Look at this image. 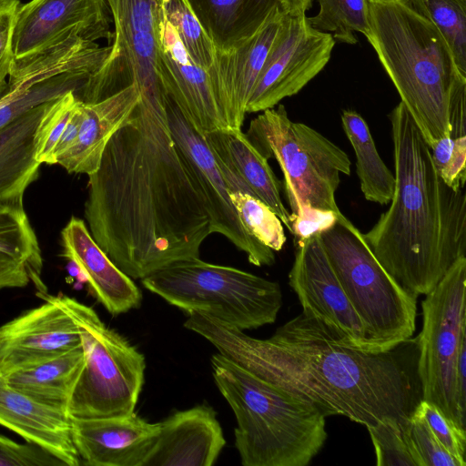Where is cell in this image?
<instances>
[{
  "label": "cell",
  "instance_id": "6da1fadb",
  "mask_svg": "<svg viewBox=\"0 0 466 466\" xmlns=\"http://www.w3.org/2000/svg\"><path fill=\"white\" fill-rule=\"evenodd\" d=\"M165 92L140 94L137 107L88 175L87 228L131 279L199 258L212 234L197 178L169 128Z\"/></svg>",
  "mask_w": 466,
  "mask_h": 466
},
{
  "label": "cell",
  "instance_id": "7a4b0ae2",
  "mask_svg": "<svg viewBox=\"0 0 466 466\" xmlns=\"http://www.w3.org/2000/svg\"><path fill=\"white\" fill-rule=\"evenodd\" d=\"M184 326L325 417L340 415L365 427L388 419L406 424L421 400L416 339L384 352L364 351L346 345L337 333L302 312L267 339L252 338L202 312L188 314Z\"/></svg>",
  "mask_w": 466,
  "mask_h": 466
},
{
  "label": "cell",
  "instance_id": "3957f363",
  "mask_svg": "<svg viewBox=\"0 0 466 466\" xmlns=\"http://www.w3.org/2000/svg\"><path fill=\"white\" fill-rule=\"evenodd\" d=\"M389 116L394 191L389 208L363 236L393 279L419 297L466 256V194L441 178L429 145L401 101Z\"/></svg>",
  "mask_w": 466,
  "mask_h": 466
},
{
  "label": "cell",
  "instance_id": "277c9868",
  "mask_svg": "<svg viewBox=\"0 0 466 466\" xmlns=\"http://www.w3.org/2000/svg\"><path fill=\"white\" fill-rule=\"evenodd\" d=\"M369 6L366 37L431 147L450 134L451 112L466 98V75L420 0H369Z\"/></svg>",
  "mask_w": 466,
  "mask_h": 466
},
{
  "label": "cell",
  "instance_id": "5b68a950",
  "mask_svg": "<svg viewBox=\"0 0 466 466\" xmlns=\"http://www.w3.org/2000/svg\"><path fill=\"white\" fill-rule=\"evenodd\" d=\"M215 383L232 409L235 446L244 466H306L327 440L326 417L314 406L259 379L219 352Z\"/></svg>",
  "mask_w": 466,
  "mask_h": 466
},
{
  "label": "cell",
  "instance_id": "8992f818",
  "mask_svg": "<svg viewBox=\"0 0 466 466\" xmlns=\"http://www.w3.org/2000/svg\"><path fill=\"white\" fill-rule=\"evenodd\" d=\"M141 282L187 315L206 313L242 331L274 323L282 306L278 282L199 258L175 261Z\"/></svg>",
  "mask_w": 466,
  "mask_h": 466
},
{
  "label": "cell",
  "instance_id": "52a82bcc",
  "mask_svg": "<svg viewBox=\"0 0 466 466\" xmlns=\"http://www.w3.org/2000/svg\"><path fill=\"white\" fill-rule=\"evenodd\" d=\"M320 238L374 350L388 351L410 339L416 329L418 297L405 291L386 271L363 233L341 214Z\"/></svg>",
  "mask_w": 466,
  "mask_h": 466
},
{
  "label": "cell",
  "instance_id": "ba28073f",
  "mask_svg": "<svg viewBox=\"0 0 466 466\" xmlns=\"http://www.w3.org/2000/svg\"><path fill=\"white\" fill-rule=\"evenodd\" d=\"M253 118L246 136L268 159L279 163L291 215L302 205L341 213L335 193L340 174L350 176L347 153L314 128L292 121L283 105Z\"/></svg>",
  "mask_w": 466,
  "mask_h": 466
},
{
  "label": "cell",
  "instance_id": "9c48e42d",
  "mask_svg": "<svg viewBox=\"0 0 466 466\" xmlns=\"http://www.w3.org/2000/svg\"><path fill=\"white\" fill-rule=\"evenodd\" d=\"M76 324L84 367L67 406L70 418L92 419L133 413L144 384L146 362L122 335L74 298L56 296Z\"/></svg>",
  "mask_w": 466,
  "mask_h": 466
},
{
  "label": "cell",
  "instance_id": "30bf717a",
  "mask_svg": "<svg viewBox=\"0 0 466 466\" xmlns=\"http://www.w3.org/2000/svg\"><path fill=\"white\" fill-rule=\"evenodd\" d=\"M466 256L459 258L421 302L423 324L416 338L421 400L435 404L466 430L460 409L457 365L466 345Z\"/></svg>",
  "mask_w": 466,
  "mask_h": 466
},
{
  "label": "cell",
  "instance_id": "8fae6325",
  "mask_svg": "<svg viewBox=\"0 0 466 466\" xmlns=\"http://www.w3.org/2000/svg\"><path fill=\"white\" fill-rule=\"evenodd\" d=\"M112 15L111 50L76 97L94 103L135 84L139 92L164 90L157 74L156 25L160 0H106Z\"/></svg>",
  "mask_w": 466,
  "mask_h": 466
},
{
  "label": "cell",
  "instance_id": "7c38bea8",
  "mask_svg": "<svg viewBox=\"0 0 466 466\" xmlns=\"http://www.w3.org/2000/svg\"><path fill=\"white\" fill-rule=\"evenodd\" d=\"M335 39L313 29L306 14L285 13L246 106V114L272 108L298 94L329 63Z\"/></svg>",
  "mask_w": 466,
  "mask_h": 466
},
{
  "label": "cell",
  "instance_id": "4fadbf2b",
  "mask_svg": "<svg viewBox=\"0 0 466 466\" xmlns=\"http://www.w3.org/2000/svg\"><path fill=\"white\" fill-rule=\"evenodd\" d=\"M289 284L300 302L303 314L323 323L346 345L376 352L330 266L320 235L296 241Z\"/></svg>",
  "mask_w": 466,
  "mask_h": 466
},
{
  "label": "cell",
  "instance_id": "5bb4252c",
  "mask_svg": "<svg viewBox=\"0 0 466 466\" xmlns=\"http://www.w3.org/2000/svg\"><path fill=\"white\" fill-rule=\"evenodd\" d=\"M166 110L170 131L186 157L204 197L211 232L227 238L245 252L254 266H272L275 253L251 237L243 227L229 197V187L217 159L199 134L167 96Z\"/></svg>",
  "mask_w": 466,
  "mask_h": 466
},
{
  "label": "cell",
  "instance_id": "9a60e30c",
  "mask_svg": "<svg viewBox=\"0 0 466 466\" xmlns=\"http://www.w3.org/2000/svg\"><path fill=\"white\" fill-rule=\"evenodd\" d=\"M106 0H31L17 8L12 49L15 58L47 49L71 35L111 43L114 31Z\"/></svg>",
  "mask_w": 466,
  "mask_h": 466
},
{
  "label": "cell",
  "instance_id": "2e32d148",
  "mask_svg": "<svg viewBox=\"0 0 466 466\" xmlns=\"http://www.w3.org/2000/svg\"><path fill=\"white\" fill-rule=\"evenodd\" d=\"M157 74L166 94L202 136L228 127L206 69L198 66L167 21L160 0L157 25Z\"/></svg>",
  "mask_w": 466,
  "mask_h": 466
},
{
  "label": "cell",
  "instance_id": "e0dca14e",
  "mask_svg": "<svg viewBox=\"0 0 466 466\" xmlns=\"http://www.w3.org/2000/svg\"><path fill=\"white\" fill-rule=\"evenodd\" d=\"M71 420V436L80 461L90 466H143L160 431L135 411Z\"/></svg>",
  "mask_w": 466,
  "mask_h": 466
},
{
  "label": "cell",
  "instance_id": "ac0fdd59",
  "mask_svg": "<svg viewBox=\"0 0 466 466\" xmlns=\"http://www.w3.org/2000/svg\"><path fill=\"white\" fill-rule=\"evenodd\" d=\"M284 10L274 14L238 47L215 50L207 69L219 109L228 127L241 129L246 106L279 29Z\"/></svg>",
  "mask_w": 466,
  "mask_h": 466
},
{
  "label": "cell",
  "instance_id": "d6986e66",
  "mask_svg": "<svg viewBox=\"0 0 466 466\" xmlns=\"http://www.w3.org/2000/svg\"><path fill=\"white\" fill-rule=\"evenodd\" d=\"M45 302L6 322L8 339L0 353V373L54 357L82 346L79 329L48 293Z\"/></svg>",
  "mask_w": 466,
  "mask_h": 466
},
{
  "label": "cell",
  "instance_id": "ffe728a7",
  "mask_svg": "<svg viewBox=\"0 0 466 466\" xmlns=\"http://www.w3.org/2000/svg\"><path fill=\"white\" fill-rule=\"evenodd\" d=\"M204 139L217 159L230 192L250 194L268 206L291 233V214L283 204L280 182L265 157L241 129L210 131Z\"/></svg>",
  "mask_w": 466,
  "mask_h": 466
},
{
  "label": "cell",
  "instance_id": "44dd1931",
  "mask_svg": "<svg viewBox=\"0 0 466 466\" xmlns=\"http://www.w3.org/2000/svg\"><path fill=\"white\" fill-rule=\"evenodd\" d=\"M61 256L77 268L91 294L110 314L119 315L140 306V289L99 248L83 219L70 218L61 230Z\"/></svg>",
  "mask_w": 466,
  "mask_h": 466
},
{
  "label": "cell",
  "instance_id": "7402d4cb",
  "mask_svg": "<svg viewBox=\"0 0 466 466\" xmlns=\"http://www.w3.org/2000/svg\"><path fill=\"white\" fill-rule=\"evenodd\" d=\"M226 444L215 410L201 404L162 422L143 466H211Z\"/></svg>",
  "mask_w": 466,
  "mask_h": 466
},
{
  "label": "cell",
  "instance_id": "603a6c76",
  "mask_svg": "<svg viewBox=\"0 0 466 466\" xmlns=\"http://www.w3.org/2000/svg\"><path fill=\"white\" fill-rule=\"evenodd\" d=\"M0 425L47 451L66 466L81 463L72 441L68 413L12 387L1 373Z\"/></svg>",
  "mask_w": 466,
  "mask_h": 466
},
{
  "label": "cell",
  "instance_id": "cb8c5ba5",
  "mask_svg": "<svg viewBox=\"0 0 466 466\" xmlns=\"http://www.w3.org/2000/svg\"><path fill=\"white\" fill-rule=\"evenodd\" d=\"M140 101L133 84L94 103L82 104V119L74 145L56 159L71 174L91 175L99 167L109 139L130 116Z\"/></svg>",
  "mask_w": 466,
  "mask_h": 466
},
{
  "label": "cell",
  "instance_id": "d4e9b609",
  "mask_svg": "<svg viewBox=\"0 0 466 466\" xmlns=\"http://www.w3.org/2000/svg\"><path fill=\"white\" fill-rule=\"evenodd\" d=\"M52 101L23 113L0 128V208L24 206L25 192L38 177L41 164L35 159V133Z\"/></svg>",
  "mask_w": 466,
  "mask_h": 466
},
{
  "label": "cell",
  "instance_id": "484cf974",
  "mask_svg": "<svg viewBox=\"0 0 466 466\" xmlns=\"http://www.w3.org/2000/svg\"><path fill=\"white\" fill-rule=\"evenodd\" d=\"M215 50L238 47L277 12L279 0H187Z\"/></svg>",
  "mask_w": 466,
  "mask_h": 466
},
{
  "label": "cell",
  "instance_id": "4316f807",
  "mask_svg": "<svg viewBox=\"0 0 466 466\" xmlns=\"http://www.w3.org/2000/svg\"><path fill=\"white\" fill-rule=\"evenodd\" d=\"M81 347L2 374L8 384L28 396L67 412L84 367Z\"/></svg>",
  "mask_w": 466,
  "mask_h": 466
},
{
  "label": "cell",
  "instance_id": "83f0119b",
  "mask_svg": "<svg viewBox=\"0 0 466 466\" xmlns=\"http://www.w3.org/2000/svg\"><path fill=\"white\" fill-rule=\"evenodd\" d=\"M341 124L355 154L356 173L364 198L377 204H390L395 177L381 159L365 119L348 109L341 113Z\"/></svg>",
  "mask_w": 466,
  "mask_h": 466
},
{
  "label": "cell",
  "instance_id": "f1b7e54d",
  "mask_svg": "<svg viewBox=\"0 0 466 466\" xmlns=\"http://www.w3.org/2000/svg\"><path fill=\"white\" fill-rule=\"evenodd\" d=\"M0 253L22 262L37 295L47 293L41 274L43 258L37 237L25 211L24 206L0 208Z\"/></svg>",
  "mask_w": 466,
  "mask_h": 466
},
{
  "label": "cell",
  "instance_id": "f546056e",
  "mask_svg": "<svg viewBox=\"0 0 466 466\" xmlns=\"http://www.w3.org/2000/svg\"><path fill=\"white\" fill-rule=\"evenodd\" d=\"M450 134L430 148L437 173L452 189L464 188L466 180V100L458 102L450 116Z\"/></svg>",
  "mask_w": 466,
  "mask_h": 466
},
{
  "label": "cell",
  "instance_id": "4dcf8cb0",
  "mask_svg": "<svg viewBox=\"0 0 466 466\" xmlns=\"http://www.w3.org/2000/svg\"><path fill=\"white\" fill-rule=\"evenodd\" d=\"M319 10L307 16L309 25L319 32L329 33L335 40L354 45V33L365 36L370 32L369 0H317Z\"/></svg>",
  "mask_w": 466,
  "mask_h": 466
},
{
  "label": "cell",
  "instance_id": "1f68e13d",
  "mask_svg": "<svg viewBox=\"0 0 466 466\" xmlns=\"http://www.w3.org/2000/svg\"><path fill=\"white\" fill-rule=\"evenodd\" d=\"M230 199L247 232L273 251L282 249L286 235L276 213L256 197L243 192H230Z\"/></svg>",
  "mask_w": 466,
  "mask_h": 466
},
{
  "label": "cell",
  "instance_id": "d6a6232c",
  "mask_svg": "<svg viewBox=\"0 0 466 466\" xmlns=\"http://www.w3.org/2000/svg\"><path fill=\"white\" fill-rule=\"evenodd\" d=\"M164 15L192 60L204 69L213 63L215 47L187 0H161Z\"/></svg>",
  "mask_w": 466,
  "mask_h": 466
},
{
  "label": "cell",
  "instance_id": "836d02e7",
  "mask_svg": "<svg viewBox=\"0 0 466 466\" xmlns=\"http://www.w3.org/2000/svg\"><path fill=\"white\" fill-rule=\"evenodd\" d=\"M466 75V0H420Z\"/></svg>",
  "mask_w": 466,
  "mask_h": 466
},
{
  "label": "cell",
  "instance_id": "e575fe53",
  "mask_svg": "<svg viewBox=\"0 0 466 466\" xmlns=\"http://www.w3.org/2000/svg\"><path fill=\"white\" fill-rule=\"evenodd\" d=\"M407 423L388 419L366 427L375 450L377 466H419L406 435Z\"/></svg>",
  "mask_w": 466,
  "mask_h": 466
},
{
  "label": "cell",
  "instance_id": "d590c367",
  "mask_svg": "<svg viewBox=\"0 0 466 466\" xmlns=\"http://www.w3.org/2000/svg\"><path fill=\"white\" fill-rule=\"evenodd\" d=\"M77 100L75 91H68L53 100L45 111L35 133V159L40 164L56 165V147Z\"/></svg>",
  "mask_w": 466,
  "mask_h": 466
},
{
  "label": "cell",
  "instance_id": "8d00e7d4",
  "mask_svg": "<svg viewBox=\"0 0 466 466\" xmlns=\"http://www.w3.org/2000/svg\"><path fill=\"white\" fill-rule=\"evenodd\" d=\"M405 431L419 466H463L439 441L417 408Z\"/></svg>",
  "mask_w": 466,
  "mask_h": 466
},
{
  "label": "cell",
  "instance_id": "74e56055",
  "mask_svg": "<svg viewBox=\"0 0 466 466\" xmlns=\"http://www.w3.org/2000/svg\"><path fill=\"white\" fill-rule=\"evenodd\" d=\"M416 408L442 446L465 466L466 430L457 425L431 402L421 400Z\"/></svg>",
  "mask_w": 466,
  "mask_h": 466
},
{
  "label": "cell",
  "instance_id": "f35d334b",
  "mask_svg": "<svg viewBox=\"0 0 466 466\" xmlns=\"http://www.w3.org/2000/svg\"><path fill=\"white\" fill-rule=\"evenodd\" d=\"M0 466H66L36 444L17 443L0 435Z\"/></svg>",
  "mask_w": 466,
  "mask_h": 466
},
{
  "label": "cell",
  "instance_id": "ab89813d",
  "mask_svg": "<svg viewBox=\"0 0 466 466\" xmlns=\"http://www.w3.org/2000/svg\"><path fill=\"white\" fill-rule=\"evenodd\" d=\"M19 5L18 0L0 1V99L7 90L9 73L15 58L12 33Z\"/></svg>",
  "mask_w": 466,
  "mask_h": 466
},
{
  "label": "cell",
  "instance_id": "60d3db41",
  "mask_svg": "<svg viewBox=\"0 0 466 466\" xmlns=\"http://www.w3.org/2000/svg\"><path fill=\"white\" fill-rule=\"evenodd\" d=\"M341 214L302 205L295 215H291V234L296 241L320 235L332 228Z\"/></svg>",
  "mask_w": 466,
  "mask_h": 466
},
{
  "label": "cell",
  "instance_id": "b9f144b4",
  "mask_svg": "<svg viewBox=\"0 0 466 466\" xmlns=\"http://www.w3.org/2000/svg\"><path fill=\"white\" fill-rule=\"evenodd\" d=\"M30 283L25 265L0 253V289L9 288H24Z\"/></svg>",
  "mask_w": 466,
  "mask_h": 466
},
{
  "label": "cell",
  "instance_id": "7bdbcfd3",
  "mask_svg": "<svg viewBox=\"0 0 466 466\" xmlns=\"http://www.w3.org/2000/svg\"><path fill=\"white\" fill-rule=\"evenodd\" d=\"M82 104L83 102L78 99L72 112L70 119L56 147V159L64 153H66L76 142L82 119Z\"/></svg>",
  "mask_w": 466,
  "mask_h": 466
},
{
  "label": "cell",
  "instance_id": "ee69618b",
  "mask_svg": "<svg viewBox=\"0 0 466 466\" xmlns=\"http://www.w3.org/2000/svg\"><path fill=\"white\" fill-rule=\"evenodd\" d=\"M8 339V328L7 324H4L0 327V353L2 352Z\"/></svg>",
  "mask_w": 466,
  "mask_h": 466
},
{
  "label": "cell",
  "instance_id": "f6af8a7d",
  "mask_svg": "<svg viewBox=\"0 0 466 466\" xmlns=\"http://www.w3.org/2000/svg\"><path fill=\"white\" fill-rule=\"evenodd\" d=\"M1 1V0H0Z\"/></svg>",
  "mask_w": 466,
  "mask_h": 466
}]
</instances>
